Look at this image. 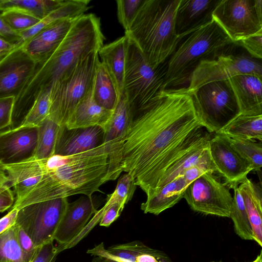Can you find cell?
Instances as JSON below:
<instances>
[{
	"label": "cell",
	"instance_id": "obj_1",
	"mask_svg": "<svg viewBox=\"0 0 262 262\" xmlns=\"http://www.w3.org/2000/svg\"><path fill=\"white\" fill-rule=\"evenodd\" d=\"M200 126L187 88L161 90L132 114L122 147V171L140 187L162 157Z\"/></svg>",
	"mask_w": 262,
	"mask_h": 262
},
{
	"label": "cell",
	"instance_id": "obj_2",
	"mask_svg": "<svg viewBox=\"0 0 262 262\" xmlns=\"http://www.w3.org/2000/svg\"><path fill=\"white\" fill-rule=\"evenodd\" d=\"M121 154V148L108 142L73 155H53L46 159L42 179L12 208L75 194L92 197L101 185L120 176Z\"/></svg>",
	"mask_w": 262,
	"mask_h": 262
},
{
	"label": "cell",
	"instance_id": "obj_3",
	"mask_svg": "<svg viewBox=\"0 0 262 262\" xmlns=\"http://www.w3.org/2000/svg\"><path fill=\"white\" fill-rule=\"evenodd\" d=\"M104 40L98 17L92 13L77 17L57 47L36 63L23 90L15 98L12 121L22 123L38 94L42 89L51 87L82 58L98 51Z\"/></svg>",
	"mask_w": 262,
	"mask_h": 262
},
{
	"label": "cell",
	"instance_id": "obj_4",
	"mask_svg": "<svg viewBox=\"0 0 262 262\" xmlns=\"http://www.w3.org/2000/svg\"><path fill=\"white\" fill-rule=\"evenodd\" d=\"M180 0H143L125 35L136 44L147 63L157 68L180 41L175 17Z\"/></svg>",
	"mask_w": 262,
	"mask_h": 262
},
{
	"label": "cell",
	"instance_id": "obj_5",
	"mask_svg": "<svg viewBox=\"0 0 262 262\" xmlns=\"http://www.w3.org/2000/svg\"><path fill=\"white\" fill-rule=\"evenodd\" d=\"M234 42L214 20L183 38L169 57L163 90L187 88L192 73L203 60L229 50Z\"/></svg>",
	"mask_w": 262,
	"mask_h": 262
},
{
	"label": "cell",
	"instance_id": "obj_6",
	"mask_svg": "<svg viewBox=\"0 0 262 262\" xmlns=\"http://www.w3.org/2000/svg\"><path fill=\"white\" fill-rule=\"evenodd\" d=\"M98 51L82 58L76 66L51 86L48 117L64 126L71 115L92 86Z\"/></svg>",
	"mask_w": 262,
	"mask_h": 262
},
{
	"label": "cell",
	"instance_id": "obj_7",
	"mask_svg": "<svg viewBox=\"0 0 262 262\" xmlns=\"http://www.w3.org/2000/svg\"><path fill=\"white\" fill-rule=\"evenodd\" d=\"M190 94L200 124L210 133L219 132L241 114L228 79L207 83Z\"/></svg>",
	"mask_w": 262,
	"mask_h": 262
},
{
	"label": "cell",
	"instance_id": "obj_8",
	"mask_svg": "<svg viewBox=\"0 0 262 262\" xmlns=\"http://www.w3.org/2000/svg\"><path fill=\"white\" fill-rule=\"evenodd\" d=\"M159 67H151L136 44L127 37L123 94L132 114L147 105L162 90L164 73L160 72Z\"/></svg>",
	"mask_w": 262,
	"mask_h": 262
},
{
	"label": "cell",
	"instance_id": "obj_9",
	"mask_svg": "<svg viewBox=\"0 0 262 262\" xmlns=\"http://www.w3.org/2000/svg\"><path fill=\"white\" fill-rule=\"evenodd\" d=\"M236 45L213 59L201 61L192 73L187 87L190 93L209 82L228 80L242 74L262 78L261 60L247 52L235 51Z\"/></svg>",
	"mask_w": 262,
	"mask_h": 262
},
{
	"label": "cell",
	"instance_id": "obj_10",
	"mask_svg": "<svg viewBox=\"0 0 262 262\" xmlns=\"http://www.w3.org/2000/svg\"><path fill=\"white\" fill-rule=\"evenodd\" d=\"M69 203L68 198H61L29 204L18 209L15 224L39 247L54 241Z\"/></svg>",
	"mask_w": 262,
	"mask_h": 262
},
{
	"label": "cell",
	"instance_id": "obj_11",
	"mask_svg": "<svg viewBox=\"0 0 262 262\" xmlns=\"http://www.w3.org/2000/svg\"><path fill=\"white\" fill-rule=\"evenodd\" d=\"M212 17L235 42L262 32V1L221 0Z\"/></svg>",
	"mask_w": 262,
	"mask_h": 262
},
{
	"label": "cell",
	"instance_id": "obj_12",
	"mask_svg": "<svg viewBox=\"0 0 262 262\" xmlns=\"http://www.w3.org/2000/svg\"><path fill=\"white\" fill-rule=\"evenodd\" d=\"M190 208L206 215L229 217L233 196L229 188L206 172L190 183L183 195Z\"/></svg>",
	"mask_w": 262,
	"mask_h": 262
},
{
	"label": "cell",
	"instance_id": "obj_13",
	"mask_svg": "<svg viewBox=\"0 0 262 262\" xmlns=\"http://www.w3.org/2000/svg\"><path fill=\"white\" fill-rule=\"evenodd\" d=\"M210 155L217 172L228 188L238 186L253 170L251 164L231 145L227 136L215 133L208 142Z\"/></svg>",
	"mask_w": 262,
	"mask_h": 262
},
{
	"label": "cell",
	"instance_id": "obj_14",
	"mask_svg": "<svg viewBox=\"0 0 262 262\" xmlns=\"http://www.w3.org/2000/svg\"><path fill=\"white\" fill-rule=\"evenodd\" d=\"M36 62L21 48H15L0 60V98L17 97L32 74Z\"/></svg>",
	"mask_w": 262,
	"mask_h": 262
},
{
	"label": "cell",
	"instance_id": "obj_15",
	"mask_svg": "<svg viewBox=\"0 0 262 262\" xmlns=\"http://www.w3.org/2000/svg\"><path fill=\"white\" fill-rule=\"evenodd\" d=\"M98 207L92 196L86 195L69 203L53 237L61 252L68 249L82 232Z\"/></svg>",
	"mask_w": 262,
	"mask_h": 262
},
{
	"label": "cell",
	"instance_id": "obj_16",
	"mask_svg": "<svg viewBox=\"0 0 262 262\" xmlns=\"http://www.w3.org/2000/svg\"><path fill=\"white\" fill-rule=\"evenodd\" d=\"M37 134V127L1 131L0 164H13L32 158L36 146Z\"/></svg>",
	"mask_w": 262,
	"mask_h": 262
},
{
	"label": "cell",
	"instance_id": "obj_17",
	"mask_svg": "<svg viewBox=\"0 0 262 262\" xmlns=\"http://www.w3.org/2000/svg\"><path fill=\"white\" fill-rule=\"evenodd\" d=\"M86 253L118 262H172L163 251L151 248L139 241L112 245L107 249L101 243L88 249Z\"/></svg>",
	"mask_w": 262,
	"mask_h": 262
},
{
	"label": "cell",
	"instance_id": "obj_18",
	"mask_svg": "<svg viewBox=\"0 0 262 262\" xmlns=\"http://www.w3.org/2000/svg\"><path fill=\"white\" fill-rule=\"evenodd\" d=\"M203 128L200 126L193 130L166 152L155 165L139 187L146 193L147 197L155 192L161 177L170 166L192 149L210 139L209 134L206 133Z\"/></svg>",
	"mask_w": 262,
	"mask_h": 262
},
{
	"label": "cell",
	"instance_id": "obj_19",
	"mask_svg": "<svg viewBox=\"0 0 262 262\" xmlns=\"http://www.w3.org/2000/svg\"><path fill=\"white\" fill-rule=\"evenodd\" d=\"M221 0H180L175 17V30L183 38L213 20L212 13Z\"/></svg>",
	"mask_w": 262,
	"mask_h": 262
},
{
	"label": "cell",
	"instance_id": "obj_20",
	"mask_svg": "<svg viewBox=\"0 0 262 262\" xmlns=\"http://www.w3.org/2000/svg\"><path fill=\"white\" fill-rule=\"evenodd\" d=\"M104 142L101 126L68 129L60 126L54 155L70 156L94 148Z\"/></svg>",
	"mask_w": 262,
	"mask_h": 262
},
{
	"label": "cell",
	"instance_id": "obj_21",
	"mask_svg": "<svg viewBox=\"0 0 262 262\" xmlns=\"http://www.w3.org/2000/svg\"><path fill=\"white\" fill-rule=\"evenodd\" d=\"M0 167L7 177L8 185L13 188L15 201L28 193L47 172L46 159L31 158L18 163L0 164Z\"/></svg>",
	"mask_w": 262,
	"mask_h": 262
},
{
	"label": "cell",
	"instance_id": "obj_22",
	"mask_svg": "<svg viewBox=\"0 0 262 262\" xmlns=\"http://www.w3.org/2000/svg\"><path fill=\"white\" fill-rule=\"evenodd\" d=\"M77 17L65 18L52 24L26 40L20 47L36 62L41 60L60 44Z\"/></svg>",
	"mask_w": 262,
	"mask_h": 262
},
{
	"label": "cell",
	"instance_id": "obj_23",
	"mask_svg": "<svg viewBox=\"0 0 262 262\" xmlns=\"http://www.w3.org/2000/svg\"><path fill=\"white\" fill-rule=\"evenodd\" d=\"M228 80L236 97L241 114L262 115L261 79L252 74H242Z\"/></svg>",
	"mask_w": 262,
	"mask_h": 262
},
{
	"label": "cell",
	"instance_id": "obj_24",
	"mask_svg": "<svg viewBox=\"0 0 262 262\" xmlns=\"http://www.w3.org/2000/svg\"><path fill=\"white\" fill-rule=\"evenodd\" d=\"M113 111L105 109L96 103L93 97L91 88L78 104L64 126L68 129L96 126L103 128L110 120Z\"/></svg>",
	"mask_w": 262,
	"mask_h": 262
},
{
	"label": "cell",
	"instance_id": "obj_25",
	"mask_svg": "<svg viewBox=\"0 0 262 262\" xmlns=\"http://www.w3.org/2000/svg\"><path fill=\"white\" fill-rule=\"evenodd\" d=\"M189 184L183 176L177 178L147 197L145 202L141 204V209L144 213L159 215L183 198Z\"/></svg>",
	"mask_w": 262,
	"mask_h": 262
},
{
	"label": "cell",
	"instance_id": "obj_26",
	"mask_svg": "<svg viewBox=\"0 0 262 262\" xmlns=\"http://www.w3.org/2000/svg\"><path fill=\"white\" fill-rule=\"evenodd\" d=\"M126 35L103 45L98 51L100 60L105 67L116 88L119 97L123 93Z\"/></svg>",
	"mask_w": 262,
	"mask_h": 262
},
{
	"label": "cell",
	"instance_id": "obj_27",
	"mask_svg": "<svg viewBox=\"0 0 262 262\" xmlns=\"http://www.w3.org/2000/svg\"><path fill=\"white\" fill-rule=\"evenodd\" d=\"M209 140L198 145L170 166L161 177L155 192L181 176L185 170L192 166H202L213 173L215 172L216 169L208 149Z\"/></svg>",
	"mask_w": 262,
	"mask_h": 262
},
{
	"label": "cell",
	"instance_id": "obj_28",
	"mask_svg": "<svg viewBox=\"0 0 262 262\" xmlns=\"http://www.w3.org/2000/svg\"><path fill=\"white\" fill-rule=\"evenodd\" d=\"M251 225L253 240L262 246V192L258 184L247 177L238 185Z\"/></svg>",
	"mask_w": 262,
	"mask_h": 262
},
{
	"label": "cell",
	"instance_id": "obj_29",
	"mask_svg": "<svg viewBox=\"0 0 262 262\" xmlns=\"http://www.w3.org/2000/svg\"><path fill=\"white\" fill-rule=\"evenodd\" d=\"M90 2V0H66L62 5L51 12L34 26L19 32L20 39L15 44V48L20 47L38 32L59 20L76 18L84 14L89 8Z\"/></svg>",
	"mask_w": 262,
	"mask_h": 262
},
{
	"label": "cell",
	"instance_id": "obj_30",
	"mask_svg": "<svg viewBox=\"0 0 262 262\" xmlns=\"http://www.w3.org/2000/svg\"><path fill=\"white\" fill-rule=\"evenodd\" d=\"M132 119V113L124 94L113 111L112 115L104 127V142H111L121 148Z\"/></svg>",
	"mask_w": 262,
	"mask_h": 262
},
{
	"label": "cell",
	"instance_id": "obj_31",
	"mask_svg": "<svg viewBox=\"0 0 262 262\" xmlns=\"http://www.w3.org/2000/svg\"><path fill=\"white\" fill-rule=\"evenodd\" d=\"M92 96L99 106L113 111L119 100L116 88L104 66L98 61L92 83Z\"/></svg>",
	"mask_w": 262,
	"mask_h": 262
},
{
	"label": "cell",
	"instance_id": "obj_32",
	"mask_svg": "<svg viewBox=\"0 0 262 262\" xmlns=\"http://www.w3.org/2000/svg\"><path fill=\"white\" fill-rule=\"evenodd\" d=\"M66 0H0V13L14 11L40 20L62 5Z\"/></svg>",
	"mask_w": 262,
	"mask_h": 262
},
{
	"label": "cell",
	"instance_id": "obj_33",
	"mask_svg": "<svg viewBox=\"0 0 262 262\" xmlns=\"http://www.w3.org/2000/svg\"><path fill=\"white\" fill-rule=\"evenodd\" d=\"M229 137H236L262 141V115L240 114L221 131Z\"/></svg>",
	"mask_w": 262,
	"mask_h": 262
},
{
	"label": "cell",
	"instance_id": "obj_34",
	"mask_svg": "<svg viewBox=\"0 0 262 262\" xmlns=\"http://www.w3.org/2000/svg\"><path fill=\"white\" fill-rule=\"evenodd\" d=\"M59 127L48 117L37 127V144L32 158L43 159L54 155Z\"/></svg>",
	"mask_w": 262,
	"mask_h": 262
},
{
	"label": "cell",
	"instance_id": "obj_35",
	"mask_svg": "<svg viewBox=\"0 0 262 262\" xmlns=\"http://www.w3.org/2000/svg\"><path fill=\"white\" fill-rule=\"evenodd\" d=\"M234 195L230 214L236 234L244 240H253L251 225L238 186L233 187Z\"/></svg>",
	"mask_w": 262,
	"mask_h": 262
},
{
	"label": "cell",
	"instance_id": "obj_36",
	"mask_svg": "<svg viewBox=\"0 0 262 262\" xmlns=\"http://www.w3.org/2000/svg\"><path fill=\"white\" fill-rule=\"evenodd\" d=\"M51 92V87H49L42 89L38 94L22 124L17 128L37 127L49 116Z\"/></svg>",
	"mask_w": 262,
	"mask_h": 262
},
{
	"label": "cell",
	"instance_id": "obj_37",
	"mask_svg": "<svg viewBox=\"0 0 262 262\" xmlns=\"http://www.w3.org/2000/svg\"><path fill=\"white\" fill-rule=\"evenodd\" d=\"M17 226L0 234V262H28L18 243Z\"/></svg>",
	"mask_w": 262,
	"mask_h": 262
},
{
	"label": "cell",
	"instance_id": "obj_38",
	"mask_svg": "<svg viewBox=\"0 0 262 262\" xmlns=\"http://www.w3.org/2000/svg\"><path fill=\"white\" fill-rule=\"evenodd\" d=\"M227 138L235 149L251 164L252 171H260L262 166L261 142L236 137Z\"/></svg>",
	"mask_w": 262,
	"mask_h": 262
},
{
	"label": "cell",
	"instance_id": "obj_39",
	"mask_svg": "<svg viewBox=\"0 0 262 262\" xmlns=\"http://www.w3.org/2000/svg\"><path fill=\"white\" fill-rule=\"evenodd\" d=\"M143 0H118L116 1L118 21L127 31L135 17Z\"/></svg>",
	"mask_w": 262,
	"mask_h": 262
},
{
	"label": "cell",
	"instance_id": "obj_40",
	"mask_svg": "<svg viewBox=\"0 0 262 262\" xmlns=\"http://www.w3.org/2000/svg\"><path fill=\"white\" fill-rule=\"evenodd\" d=\"M0 16L11 29L17 32L26 30L40 21L33 16L14 11L2 12Z\"/></svg>",
	"mask_w": 262,
	"mask_h": 262
},
{
	"label": "cell",
	"instance_id": "obj_41",
	"mask_svg": "<svg viewBox=\"0 0 262 262\" xmlns=\"http://www.w3.org/2000/svg\"><path fill=\"white\" fill-rule=\"evenodd\" d=\"M125 205L119 203H110L106 202L104 206L96 213L100 218L99 225L109 227L119 217Z\"/></svg>",
	"mask_w": 262,
	"mask_h": 262
},
{
	"label": "cell",
	"instance_id": "obj_42",
	"mask_svg": "<svg viewBox=\"0 0 262 262\" xmlns=\"http://www.w3.org/2000/svg\"><path fill=\"white\" fill-rule=\"evenodd\" d=\"M235 43L244 49L253 57L261 60L262 32L242 39Z\"/></svg>",
	"mask_w": 262,
	"mask_h": 262
},
{
	"label": "cell",
	"instance_id": "obj_43",
	"mask_svg": "<svg viewBox=\"0 0 262 262\" xmlns=\"http://www.w3.org/2000/svg\"><path fill=\"white\" fill-rule=\"evenodd\" d=\"M16 226L19 245L28 262H32L39 247L35 246L31 237L21 227L17 225Z\"/></svg>",
	"mask_w": 262,
	"mask_h": 262
},
{
	"label": "cell",
	"instance_id": "obj_44",
	"mask_svg": "<svg viewBox=\"0 0 262 262\" xmlns=\"http://www.w3.org/2000/svg\"><path fill=\"white\" fill-rule=\"evenodd\" d=\"M61 251L54 241L40 246L32 262H56L57 257Z\"/></svg>",
	"mask_w": 262,
	"mask_h": 262
},
{
	"label": "cell",
	"instance_id": "obj_45",
	"mask_svg": "<svg viewBox=\"0 0 262 262\" xmlns=\"http://www.w3.org/2000/svg\"><path fill=\"white\" fill-rule=\"evenodd\" d=\"M15 100V97L0 98V132L11 125Z\"/></svg>",
	"mask_w": 262,
	"mask_h": 262
},
{
	"label": "cell",
	"instance_id": "obj_46",
	"mask_svg": "<svg viewBox=\"0 0 262 262\" xmlns=\"http://www.w3.org/2000/svg\"><path fill=\"white\" fill-rule=\"evenodd\" d=\"M14 192L8 185H5L0 190V212H3L13 206L14 203Z\"/></svg>",
	"mask_w": 262,
	"mask_h": 262
},
{
	"label": "cell",
	"instance_id": "obj_47",
	"mask_svg": "<svg viewBox=\"0 0 262 262\" xmlns=\"http://www.w3.org/2000/svg\"><path fill=\"white\" fill-rule=\"evenodd\" d=\"M0 36L15 45L20 39L18 32L13 30L0 16Z\"/></svg>",
	"mask_w": 262,
	"mask_h": 262
},
{
	"label": "cell",
	"instance_id": "obj_48",
	"mask_svg": "<svg viewBox=\"0 0 262 262\" xmlns=\"http://www.w3.org/2000/svg\"><path fill=\"white\" fill-rule=\"evenodd\" d=\"M18 209L12 208L6 215L0 219V234L15 224Z\"/></svg>",
	"mask_w": 262,
	"mask_h": 262
},
{
	"label": "cell",
	"instance_id": "obj_49",
	"mask_svg": "<svg viewBox=\"0 0 262 262\" xmlns=\"http://www.w3.org/2000/svg\"><path fill=\"white\" fill-rule=\"evenodd\" d=\"M208 171L212 172L205 167L194 166L185 170L181 176H183L188 183L190 184L203 173Z\"/></svg>",
	"mask_w": 262,
	"mask_h": 262
},
{
	"label": "cell",
	"instance_id": "obj_50",
	"mask_svg": "<svg viewBox=\"0 0 262 262\" xmlns=\"http://www.w3.org/2000/svg\"><path fill=\"white\" fill-rule=\"evenodd\" d=\"M15 48L13 44L0 36V51L9 52Z\"/></svg>",
	"mask_w": 262,
	"mask_h": 262
},
{
	"label": "cell",
	"instance_id": "obj_51",
	"mask_svg": "<svg viewBox=\"0 0 262 262\" xmlns=\"http://www.w3.org/2000/svg\"><path fill=\"white\" fill-rule=\"evenodd\" d=\"M91 262H118L115 260L108 259L106 258L100 257V256H95V257L92 259Z\"/></svg>",
	"mask_w": 262,
	"mask_h": 262
},
{
	"label": "cell",
	"instance_id": "obj_52",
	"mask_svg": "<svg viewBox=\"0 0 262 262\" xmlns=\"http://www.w3.org/2000/svg\"><path fill=\"white\" fill-rule=\"evenodd\" d=\"M8 184V180L5 173L0 167V186Z\"/></svg>",
	"mask_w": 262,
	"mask_h": 262
},
{
	"label": "cell",
	"instance_id": "obj_53",
	"mask_svg": "<svg viewBox=\"0 0 262 262\" xmlns=\"http://www.w3.org/2000/svg\"><path fill=\"white\" fill-rule=\"evenodd\" d=\"M260 258H262V252H261V251H260L259 254L257 256L256 258L253 261H250V262H258Z\"/></svg>",
	"mask_w": 262,
	"mask_h": 262
},
{
	"label": "cell",
	"instance_id": "obj_54",
	"mask_svg": "<svg viewBox=\"0 0 262 262\" xmlns=\"http://www.w3.org/2000/svg\"><path fill=\"white\" fill-rule=\"evenodd\" d=\"M9 52L0 51V60L3 58Z\"/></svg>",
	"mask_w": 262,
	"mask_h": 262
},
{
	"label": "cell",
	"instance_id": "obj_55",
	"mask_svg": "<svg viewBox=\"0 0 262 262\" xmlns=\"http://www.w3.org/2000/svg\"><path fill=\"white\" fill-rule=\"evenodd\" d=\"M6 185V184H5ZM5 185H2V186H0V190L2 188V187L4 186Z\"/></svg>",
	"mask_w": 262,
	"mask_h": 262
},
{
	"label": "cell",
	"instance_id": "obj_56",
	"mask_svg": "<svg viewBox=\"0 0 262 262\" xmlns=\"http://www.w3.org/2000/svg\"><path fill=\"white\" fill-rule=\"evenodd\" d=\"M258 262H262V258H260V259L259 260Z\"/></svg>",
	"mask_w": 262,
	"mask_h": 262
},
{
	"label": "cell",
	"instance_id": "obj_57",
	"mask_svg": "<svg viewBox=\"0 0 262 262\" xmlns=\"http://www.w3.org/2000/svg\"><path fill=\"white\" fill-rule=\"evenodd\" d=\"M211 262H222V261H211Z\"/></svg>",
	"mask_w": 262,
	"mask_h": 262
}]
</instances>
